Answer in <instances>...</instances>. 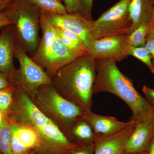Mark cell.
I'll use <instances>...</instances> for the list:
<instances>
[{
  "instance_id": "obj_40",
  "label": "cell",
  "mask_w": 154,
  "mask_h": 154,
  "mask_svg": "<svg viewBox=\"0 0 154 154\" xmlns=\"http://www.w3.org/2000/svg\"><path fill=\"white\" fill-rule=\"evenodd\" d=\"M0 154H2V153H1V152H0Z\"/></svg>"
},
{
  "instance_id": "obj_6",
  "label": "cell",
  "mask_w": 154,
  "mask_h": 154,
  "mask_svg": "<svg viewBox=\"0 0 154 154\" xmlns=\"http://www.w3.org/2000/svg\"><path fill=\"white\" fill-rule=\"evenodd\" d=\"M32 99L45 115L59 126L66 135L72 125L82 118L85 113L59 94L52 85L42 86Z\"/></svg>"
},
{
  "instance_id": "obj_30",
  "label": "cell",
  "mask_w": 154,
  "mask_h": 154,
  "mask_svg": "<svg viewBox=\"0 0 154 154\" xmlns=\"http://www.w3.org/2000/svg\"><path fill=\"white\" fill-rule=\"evenodd\" d=\"M12 24H13V22L6 17L5 14L3 13L2 11H1L0 12V30H2L4 27L12 25Z\"/></svg>"
},
{
  "instance_id": "obj_34",
  "label": "cell",
  "mask_w": 154,
  "mask_h": 154,
  "mask_svg": "<svg viewBox=\"0 0 154 154\" xmlns=\"http://www.w3.org/2000/svg\"><path fill=\"white\" fill-rule=\"evenodd\" d=\"M5 115L1 111H0V124L2 123V121L3 119L4 118Z\"/></svg>"
},
{
  "instance_id": "obj_1",
  "label": "cell",
  "mask_w": 154,
  "mask_h": 154,
  "mask_svg": "<svg viewBox=\"0 0 154 154\" xmlns=\"http://www.w3.org/2000/svg\"><path fill=\"white\" fill-rule=\"evenodd\" d=\"M14 88V104L7 117L14 122L30 127L37 132L41 142L39 154H69L80 147L68 138L27 93L21 88Z\"/></svg>"
},
{
  "instance_id": "obj_27",
  "label": "cell",
  "mask_w": 154,
  "mask_h": 154,
  "mask_svg": "<svg viewBox=\"0 0 154 154\" xmlns=\"http://www.w3.org/2000/svg\"><path fill=\"white\" fill-rule=\"evenodd\" d=\"M95 144L86 146L80 147L69 154H94Z\"/></svg>"
},
{
  "instance_id": "obj_25",
  "label": "cell",
  "mask_w": 154,
  "mask_h": 154,
  "mask_svg": "<svg viewBox=\"0 0 154 154\" xmlns=\"http://www.w3.org/2000/svg\"><path fill=\"white\" fill-rule=\"evenodd\" d=\"M67 13L78 14L79 12L81 0H62Z\"/></svg>"
},
{
  "instance_id": "obj_3",
  "label": "cell",
  "mask_w": 154,
  "mask_h": 154,
  "mask_svg": "<svg viewBox=\"0 0 154 154\" xmlns=\"http://www.w3.org/2000/svg\"><path fill=\"white\" fill-rule=\"evenodd\" d=\"M116 62L108 59L95 60L94 94L106 92L118 96L131 110L132 115L130 120L135 123L153 117L152 105L137 91L132 80L119 70Z\"/></svg>"
},
{
  "instance_id": "obj_28",
  "label": "cell",
  "mask_w": 154,
  "mask_h": 154,
  "mask_svg": "<svg viewBox=\"0 0 154 154\" xmlns=\"http://www.w3.org/2000/svg\"><path fill=\"white\" fill-rule=\"evenodd\" d=\"M146 99L151 105H154V89L149 88L147 86L143 85L142 88Z\"/></svg>"
},
{
  "instance_id": "obj_7",
  "label": "cell",
  "mask_w": 154,
  "mask_h": 154,
  "mask_svg": "<svg viewBox=\"0 0 154 154\" xmlns=\"http://www.w3.org/2000/svg\"><path fill=\"white\" fill-rule=\"evenodd\" d=\"M14 57L19 61V67L16 69L10 79L14 87L21 88L33 99L42 86L52 85L51 77L44 69L32 59L16 36Z\"/></svg>"
},
{
  "instance_id": "obj_15",
  "label": "cell",
  "mask_w": 154,
  "mask_h": 154,
  "mask_svg": "<svg viewBox=\"0 0 154 154\" xmlns=\"http://www.w3.org/2000/svg\"><path fill=\"white\" fill-rule=\"evenodd\" d=\"M83 118L92 127L97 137H104L116 133L131 122V120L122 122L114 117L98 115L91 111L85 112Z\"/></svg>"
},
{
  "instance_id": "obj_29",
  "label": "cell",
  "mask_w": 154,
  "mask_h": 154,
  "mask_svg": "<svg viewBox=\"0 0 154 154\" xmlns=\"http://www.w3.org/2000/svg\"><path fill=\"white\" fill-rule=\"evenodd\" d=\"M13 86L9 78L5 75L0 72V91Z\"/></svg>"
},
{
  "instance_id": "obj_20",
  "label": "cell",
  "mask_w": 154,
  "mask_h": 154,
  "mask_svg": "<svg viewBox=\"0 0 154 154\" xmlns=\"http://www.w3.org/2000/svg\"><path fill=\"white\" fill-rule=\"evenodd\" d=\"M149 26L143 24L128 34L127 42L128 47H144L148 36Z\"/></svg>"
},
{
  "instance_id": "obj_17",
  "label": "cell",
  "mask_w": 154,
  "mask_h": 154,
  "mask_svg": "<svg viewBox=\"0 0 154 154\" xmlns=\"http://www.w3.org/2000/svg\"><path fill=\"white\" fill-rule=\"evenodd\" d=\"M129 11L132 23L131 33L140 25L149 23L154 14L152 0H131Z\"/></svg>"
},
{
  "instance_id": "obj_31",
  "label": "cell",
  "mask_w": 154,
  "mask_h": 154,
  "mask_svg": "<svg viewBox=\"0 0 154 154\" xmlns=\"http://www.w3.org/2000/svg\"><path fill=\"white\" fill-rule=\"evenodd\" d=\"M149 30L148 37L149 36L154 37V14L152 17L150 22L149 23Z\"/></svg>"
},
{
  "instance_id": "obj_8",
  "label": "cell",
  "mask_w": 154,
  "mask_h": 154,
  "mask_svg": "<svg viewBox=\"0 0 154 154\" xmlns=\"http://www.w3.org/2000/svg\"><path fill=\"white\" fill-rule=\"evenodd\" d=\"M131 0H120L96 21H92L94 39L129 34L132 23L129 14Z\"/></svg>"
},
{
  "instance_id": "obj_9",
  "label": "cell",
  "mask_w": 154,
  "mask_h": 154,
  "mask_svg": "<svg viewBox=\"0 0 154 154\" xmlns=\"http://www.w3.org/2000/svg\"><path fill=\"white\" fill-rule=\"evenodd\" d=\"M127 35L105 36L94 39L88 48L87 55L94 60L113 59L120 62L127 57Z\"/></svg>"
},
{
  "instance_id": "obj_14",
  "label": "cell",
  "mask_w": 154,
  "mask_h": 154,
  "mask_svg": "<svg viewBox=\"0 0 154 154\" xmlns=\"http://www.w3.org/2000/svg\"><path fill=\"white\" fill-rule=\"evenodd\" d=\"M131 121L124 129L114 134L98 137L95 144L94 154H122L124 151L125 144L134 130L136 123Z\"/></svg>"
},
{
  "instance_id": "obj_22",
  "label": "cell",
  "mask_w": 154,
  "mask_h": 154,
  "mask_svg": "<svg viewBox=\"0 0 154 154\" xmlns=\"http://www.w3.org/2000/svg\"><path fill=\"white\" fill-rule=\"evenodd\" d=\"M14 86L0 91V111L7 116L11 112L14 105Z\"/></svg>"
},
{
  "instance_id": "obj_21",
  "label": "cell",
  "mask_w": 154,
  "mask_h": 154,
  "mask_svg": "<svg viewBox=\"0 0 154 154\" xmlns=\"http://www.w3.org/2000/svg\"><path fill=\"white\" fill-rule=\"evenodd\" d=\"M12 136L8 120L5 115L0 124V152L2 154H13L11 149Z\"/></svg>"
},
{
  "instance_id": "obj_37",
  "label": "cell",
  "mask_w": 154,
  "mask_h": 154,
  "mask_svg": "<svg viewBox=\"0 0 154 154\" xmlns=\"http://www.w3.org/2000/svg\"><path fill=\"white\" fill-rule=\"evenodd\" d=\"M150 71L152 73L154 74V66H153L152 68L150 70Z\"/></svg>"
},
{
  "instance_id": "obj_26",
  "label": "cell",
  "mask_w": 154,
  "mask_h": 154,
  "mask_svg": "<svg viewBox=\"0 0 154 154\" xmlns=\"http://www.w3.org/2000/svg\"><path fill=\"white\" fill-rule=\"evenodd\" d=\"M145 49L150 56L153 65L154 66V37L149 36L146 41Z\"/></svg>"
},
{
  "instance_id": "obj_39",
  "label": "cell",
  "mask_w": 154,
  "mask_h": 154,
  "mask_svg": "<svg viewBox=\"0 0 154 154\" xmlns=\"http://www.w3.org/2000/svg\"><path fill=\"white\" fill-rule=\"evenodd\" d=\"M153 1V3L154 5V0H152Z\"/></svg>"
},
{
  "instance_id": "obj_13",
  "label": "cell",
  "mask_w": 154,
  "mask_h": 154,
  "mask_svg": "<svg viewBox=\"0 0 154 154\" xmlns=\"http://www.w3.org/2000/svg\"><path fill=\"white\" fill-rule=\"evenodd\" d=\"M16 39V30L14 24L2 29L0 33V72L5 75L9 79L16 69L14 63Z\"/></svg>"
},
{
  "instance_id": "obj_4",
  "label": "cell",
  "mask_w": 154,
  "mask_h": 154,
  "mask_svg": "<svg viewBox=\"0 0 154 154\" xmlns=\"http://www.w3.org/2000/svg\"><path fill=\"white\" fill-rule=\"evenodd\" d=\"M40 29L42 36L32 59L52 77L61 68L77 57L64 44L54 26L41 11Z\"/></svg>"
},
{
  "instance_id": "obj_36",
  "label": "cell",
  "mask_w": 154,
  "mask_h": 154,
  "mask_svg": "<svg viewBox=\"0 0 154 154\" xmlns=\"http://www.w3.org/2000/svg\"><path fill=\"white\" fill-rule=\"evenodd\" d=\"M152 105V116L154 120V105Z\"/></svg>"
},
{
  "instance_id": "obj_18",
  "label": "cell",
  "mask_w": 154,
  "mask_h": 154,
  "mask_svg": "<svg viewBox=\"0 0 154 154\" xmlns=\"http://www.w3.org/2000/svg\"><path fill=\"white\" fill-rule=\"evenodd\" d=\"M54 26L64 44L71 52L77 57L87 55L88 48L85 43L79 36L65 29Z\"/></svg>"
},
{
  "instance_id": "obj_23",
  "label": "cell",
  "mask_w": 154,
  "mask_h": 154,
  "mask_svg": "<svg viewBox=\"0 0 154 154\" xmlns=\"http://www.w3.org/2000/svg\"><path fill=\"white\" fill-rule=\"evenodd\" d=\"M126 54L127 56H132L148 67L150 70L152 68L153 65L150 56L146 51L144 47H128Z\"/></svg>"
},
{
  "instance_id": "obj_35",
  "label": "cell",
  "mask_w": 154,
  "mask_h": 154,
  "mask_svg": "<svg viewBox=\"0 0 154 154\" xmlns=\"http://www.w3.org/2000/svg\"><path fill=\"white\" fill-rule=\"evenodd\" d=\"M146 153L147 152L141 153H124L123 152L122 154H146Z\"/></svg>"
},
{
  "instance_id": "obj_16",
  "label": "cell",
  "mask_w": 154,
  "mask_h": 154,
  "mask_svg": "<svg viewBox=\"0 0 154 154\" xmlns=\"http://www.w3.org/2000/svg\"><path fill=\"white\" fill-rule=\"evenodd\" d=\"M66 136L72 142L80 147L95 145L98 138L92 127L83 117L72 125Z\"/></svg>"
},
{
  "instance_id": "obj_33",
  "label": "cell",
  "mask_w": 154,
  "mask_h": 154,
  "mask_svg": "<svg viewBox=\"0 0 154 154\" xmlns=\"http://www.w3.org/2000/svg\"><path fill=\"white\" fill-rule=\"evenodd\" d=\"M146 154H154V136L149 147L147 151Z\"/></svg>"
},
{
  "instance_id": "obj_11",
  "label": "cell",
  "mask_w": 154,
  "mask_h": 154,
  "mask_svg": "<svg viewBox=\"0 0 154 154\" xmlns=\"http://www.w3.org/2000/svg\"><path fill=\"white\" fill-rule=\"evenodd\" d=\"M45 15L54 26L68 30L79 36L88 48L94 40L92 32V21L87 20L80 14L67 13L62 15Z\"/></svg>"
},
{
  "instance_id": "obj_2",
  "label": "cell",
  "mask_w": 154,
  "mask_h": 154,
  "mask_svg": "<svg viewBox=\"0 0 154 154\" xmlns=\"http://www.w3.org/2000/svg\"><path fill=\"white\" fill-rule=\"evenodd\" d=\"M96 76L95 60L86 55L61 68L51 79L59 94L88 112L93 104Z\"/></svg>"
},
{
  "instance_id": "obj_12",
  "label": "cell",
  "mask_w": 154,
  "mask_h": 154,
  "mask_svg": "<svg viewBox=\"0 0 154 154\" xmlns=\"http://www.w3.org/2000/svg\"><path fill=\"white\" fill-rule=\"evenodd\" d=\"M133 131L128 139L124 153H141L147 151L154 136V120L148 117L136 123Z\"/></svg>"
},
{
  "instance_id": "obj_19",
  "label": "cell",
  "mask_w": 154,
  "mask_h": 154,
  "mask_svg": "<svg viewBox=\"0 0 154 154\" xmlns=\"http://www.w3.org/2000/svg\"><path fill=\"white\" fill-rule=\"evenodd\" d=\"M47 15L67 14L62 0H27Z\"/></svg>"
},
{
  "instance_id": "obj_5",
  "label": "cell",
  "mask_w": 154,
  "mask_h": 154,
  "mask_svg": "<svg viewBox=\"0 0 154 154\" xmlns=\"http://www.w3.org/2000/svg\"><path fill=\"white\" fill-rule=\"evenodd\" d=\"M2 11L13 22L17 39L32 57L40 41L41 11L27 0H12Z\"/></svg>"
},
{
  "instance_id": "obj_38",
  "label": "cell",
  "mask_w": 154,
  "mask_h": 154,
  "mask_svg": "<svg viewBox=\"0 0 154 154\" xmlns=\"http://www.w3.org/2000/svg\"><path fill=\"white\" fill-rule=\"evenodd\" d=\"M30 154H38L37 152L35 151H32Z\"/></svg>"
},
{
  "instance_id": "obj_32",
  "label": "cell",
  "mask_w": 154,
  "mask_h": 154,
  "mask_svg": "<svg viewBox=\"0 0 154 154\" xmlns=\"http://www.w3.org/2000/svg\"><path fill=\"white\" fill-rule=\"evenodd\" d=\"M11 1L12 0H0V12L2 11Z\"/></svg>"
},
{
  "instance_id": "obj_24",
  "label": "cell",
  "mask_w": 154,
  "mask_h": 154,
  "mask_svg": "<svg viewBox=\"0 0 154 154\" xmlns=\"http://www.w3.org/2000/svg\"><path fill=\"white\" fill-rule=\"evenodd\" d=\"M93 0H81L79 14L89 21H93L91 16Z\"/></svg>"
},
{
  "instance_id": "obj_10",
  "label": "cell",
  "mask_w": 154,
  "mask_h": 154,
  "mask_svg": "<svg viewBox=\"0 0 154 154\" xmlns=\"http://www.w3.org/2000/svg\"><path fill=\"white\" fill-rule=\"evenodd\" d=\"M8 119L12 131V153L30 154L35 151L39 154L41 142L37 132L30 127Z\"/></svg>"
}]
</instances>
